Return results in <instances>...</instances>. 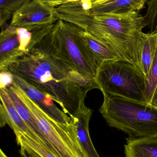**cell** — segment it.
Masks as SVG:
<instances>
[{
	"mask_svg": "<svg viewBox=\"0 0 157 157\" xmlns=\"http://www.w3.org/2000/svg\"><path fill=\"white\" fill-rule=\"evenodd\" d=\"M141 63L142 72L147 81L149 77L152 62L157 46V33H143Z\"/></svg>",
	"mask_w": 157,
	"mask_h": 157,
	"instance_id": "16",
	"label": "cell"
},
{
	"mask_svg": "<svg viewBox=\"0 0 157 157\" xmlns=\"http://www.w3.org/2000/svg\"><path fill=\"white\" fill-rule=\"evenodd\" d=\"M55 11L57 20L71 23L106 43L121 60L142 72L143 30L147 24L139 12L94 13L82 1L58 6Z\"/></svg>",
	"mask_w": 157,
	"mask_h": 157,
	"instance_id": "2",
	"label": "cell"
},
{
	"mask_svg": "<svg viewBox=\"0 0 157 157\" xmlns=\"http://www.w3.org/2000/svg\"><path fill=\"white\" fill-rule=\"evenodd\" d=\"M147 5V11L144 17L150 33H157V0H149Z\"/></svg>",
	"mask_w": 157,
	"mask_h": 157,
	"instance_id": "20",
	"label": "cell"
},
{
	"mask_svg": "<svg viewBox=\"0 0 157 157\" xmlns=\"http://www.w3.org/2000/svg\"><path fill=\"white\" fill-rule=\"evenodd\" d=\"M32 0H0L1 25L12 17L15 12Z\"/></svg>",
	"mask_w": 157,
	"mask_h": 157,
	"instance_id": "18",
	"label": "cell"
},
{
	"mask_svg": "<svg viewBox=\"0 0 157 157\" xmlns=\"http://www.w3.org/2000/svg\"><path fill=\"white\" fill-rule=\"evenodd\" d=\"M4 89L7 92L18 112L29 128L35 135L38 142L55 153L52 146L40 129L35 117L23 101L16 93L12 85L8 86Z\"/></svg>",
	"mask_w": 157,
	"mask_h": 157,
	"instance_id": "11",
	"label": "cell"
},
{
	"mask_svg": "<svg viewBox=\"0 0 157 157\" xmlns=\"http://www.w3.org/2000/svg\"><path fill=\"white\" fill-rule=\"evenodd\" d=\"M81 30L71 23L58 19L34 48L62 61L85 78L95 79L100 65Z\"/></svg>",
	"mask_w": 157,
	"mask_h": 157,
	"instance_id": "3",
	"label": "cell"
},
{
	"mask_svg": "<svg viewBox=\"0 0 157 157\" xmlns=\"http://www.w3.org/2000/svg\"><path fill=\"white\" fill-rule=\"evenodd\" d=\"M0 98L1 103L3 105L6 110V125H9L15 134L18 132L25 134L39 142L35 135L29 128L18 112L7 92L4 89H1Z\"/></svg>",
	"mask_w": 157,
	"mask_h": 157,
	"instance_id": "13",
	"label": "cell"
},
{
	"mask_svg": "<svg viewBox=\"0 0 157 157\" xmlns=\"http://www.w3.org/2000/svg\"><path fill=\"white\" fill-rule=\"evenodd\" d=\"M20 147L19 153L22 157H41L36 153L25 147L20 146Z\"/></svg>",
	"mask_w": 157,
	"mask_h": 157,
	"instance_id": "22",
	"label": "cell"
},
{
	"mask_svg": "<svg viewBox=\"0 0 157 157\" xmlns=\"http://www.w3.org/2000/svg\"><path fill=\"white\" fill-rule=\"evenodd\" d=\"M126 157H157V138L127 139L124 145Z\"/></svg>",
	"mask_w": 157,
	"mask_h": 157,
	"instance_id": "14",
	"label": "cell"
},
{
	"mask_svg": "<svg viewBox=\"0 0 157 157\" xmlns=\"http://www.w3.org/2000/svg\"><path fill=\"white\" fill-rule=\"evenodd\" d=\"M14 83V76L7 71H1L0 73V88H5Z\"/></svg>",
	"mask_w": 157,
	"mask_h": 157,
	"instance_id": "21",
	"label": "cell"
},
{
	"mask_svg": "<svg viewBox=\"0 0 157 157\" xmlns=\"http://www.w3.org/2000/svg\"><path fill=\"white\" fill-rule=\"evenodd\" d=\"M94 0H91V2H93V1H94Z\"/></svg>",
	"mask_w": 157,
	"mask_h": 157,
	"instance_id": "27",
	"label": "cell"
},
{
	"mask_svg": "<svg viewBox=\"0 0 157 157\" xmlns=\"http://www.w3.org/2000/svg\"><path fill=\"white\" fill-rule=\"evenodd\" d=\"M0 157H8L4 153L2 149L0 150Z\"/></svg>",
	"mask_w": 157,
	"mask_h": 157,
	"instance_id": "26",
	"label": "cell"
},
{
	"mask_svg": "<svg viewBox=\"0 0 157 157\" xmlns=\"http://www.w3.org/2000/svg\"><path fill=\"white\" fill-rule=\"evenodd\" d=\"M149 0H94L89 10L92 13H126L139 12Z\"/></svg>",
	"mask_w": 157,
	"mask_h": 157,
	"instance_id": "12",
	"label": "cell"
},
{
	"mask_svg": "<svg viewBox=\"0 0 157 157\" xmlns=\"http://www.w3.org/2000/svg\"><path fill=\"white\" fill-rule=\"evenodd\" d=\"M157 103V85L156 87L155 90L154 92L153 98H152V101L151 104L152 105H155Z\"/></svg>",
	"mask_w": 157,
	"mask_h": 157,
	"instance_id": "24",
	"label": "cell"
},
{
	"mask_svg": "<svg viewBox=\"0 0 157 157\" xmlns=\"http://www.w3.org/2000/svg\"><path fill=\"white\" fill-rule=\"evenodd\" d=\"M13 76L14 82L18 85L47 115L63 127L75 130L74 124L72 118L56 106L49 95L18 76L14 75Z\"/></svg>",
	"mask_w": 157,
	"mask_h": 157,
	"instance_id": "8",
	"label": "cell"
},
{
	"mask_svg": "<svg viewBox=\"0 0 157 157\" xmlns=\"http://www.w3.org/2000/svg\"><path fill=\"white\" fill-rule=\"evenodd\" d=\"M92 110L84 104L77 113L71 117L75 125V132L78 142L87 157H100L94 147L89 132V122Z\"/></svg>",
	"mask_w": 157,
	"mask_h": 157,
	"instance_id": "10",
	"label": "cell"
},
{
	"mask_svg": "<svg viewBox=\"0 0 157 157\" xmlns=\"http://www.w3.org/2000/svg\"><path fill=\"white\" fill-rule=\"evenodd\" d=\"M155 106H157V104H156V105H155Z\"/></svg>",
	"mask_w": 157,
	"mask_h": 157,
	"instance_id": "28",
	"label": "cell"
},
{
	"mask_svg": "<svg viewBox=\"0 0 157 157\" xmlns=\"http://www.w3.org/2000/svg\"><path fill=\"white\" fill-rule=\"evenodd\" d=\"M6 71L49 95L70 117L84 103L87 93L100 87L71 66L36 48L14 62Z\"/></svg>",
	"mask_w": 157,
	"mask_h": 157,
	"instance_id": "1",
	"label": "cell"
},
{
	"mask_svg": "<svg viewBox=\"0 0 157 157\" xmlns=\"http://www.w3.org/2000/svg\"><path fill=\"white\" fill-rule=\"evenodd\" d=\"M81 33L100 65L104 62L121 60L118 54L108 45L82 29Z\"/></svg>",
	"mask_w": 157,
	"mask_h": 157,
	"instance_id": "15",
	"label": "cell"
},
{
	"mask_svg": "<svg viewBox=\"0 0 157 157\" xmlns=\"http://www.w3.org/2000/svg\"><path fill=\"white\" fill-rule=\"evenodd\" d=\"M157 85V46L155 57L152 62L149 77L147 81L146 98L151 104L154 92Z\"/></svg>",
	"mask_w": 157,
	"mask_h": 157,
	"instance_id": "19",
	"label": "cell"
},
{
	"mask_svg": "<svg viewBox=\"0 0 157 157\" xmlns=\"http://www.w3.org/2000/svg\"><path fill=\"white\" fill-rule=\"evenodd\" d=\"M79 1H81V0H62V4H63L66 3L78 2Z\"/></svg>",
	"mask_w": 157,
	"mask_h": 157,
	"instance_id": "25",
	"label": "cell"
},
{
	"mask_svg": "<svg viewBox=\"0 0 157 157\" xmlns=\"http://www.w3.org/2000/svg\"><path fill=\"white\" fill-rule=\"evenodd\" d=\"M95 79L102 92L149 103L146 78L129 63L121 60L104 62L99 67Z\"/></svg>",
	"mask_w": 157,
	"mask_h": 157,
	"instance_id": "5",
	"label": "cell"
},
{
	"mask_svg": "<svg viewBox=\"0 0 157 157\" xmlns=\"http://www.w3.org/2000/svg\"><path fill=\"white\" fill-rule=\"evenodd\" d=\"M47 5L55 7L62 4V0H38Z\"/></svg>",
	"mask_w": 157,
	"mask_h": 157,
	"instance_id": "23",
	"label": "cell"
},
{
	"mask_svg": "<svg viewBox=\"0 0 157 157\" xmlns=\"http://www.w3.org/2000/svg\"><path fill=\"white\" fill-rule=\"evenodd\" d=\"M15 135L17 143L19 146H23L30 149L41 157H59L49 148L27 135L20 132Z\"/></svg>",
	"mask_w": 157,
	"mask_h": 157,
	"instance_id": "17",
	"label": "cell"
},
{
	"mask_svg": "<svg viewBox=\"0 0 157 157\" xmlns=\"http://www.w3.org/2000/svg\"><path fill=\"white\" fill-rule=\"evenodd\" d=\"M99 111L111 127L132 139L157 138V106L102 92Z\"/></svg>",
	"mask_w": 157,
	"mask_h": 157,
	"instance_id": "4",
	"label": "cell"
},
{
	"mask_svg": "<svg viewBox=\"0 0 157 157\" xmlns=\"http://www.w3.org/2000/svg\"><path fill=\"white\" fill-rule=\"evenodd\" d=\"M57 20L55 7L32 0L14 13L10 25L31 31L53 25Z\"/></svg>",
	"mask_w": 157,
	"mask_h": 157,
	"instance_id": "7",
	"label": "cell"
},
{
	"mask_svg": "<svg viewBox=\"0 0 157 157\" xmlns=\"http://www.w3.org/2000/svg\"><path fill=\"white\" fill-rule=\"evenodd\" d=\"M16 93L35 117L40 129L59 157H87L80 146L75 130L63 127L47 115L16 83Z\"/></svg>",
	"mask_w": 157,
	"mask_h": 157,
	"instance_id": "6",
	"label": "cell"
},
{
	"mask_svg": "<svg viewBox=\"0 0 157 157\" xmlns=\"http://www.w3.org/2000/svg\"><path fill=\"white\" fill-rule=\"evenodd\" d=\"M25 53L21 50L18 28L9 25L2 30L0 36V71L7 68Z\"/></svg>",
	"mask_w": 157,
	"mask_h": 157,
	"instance_id": "9",
	"label": "cell"
}]
</instances>
